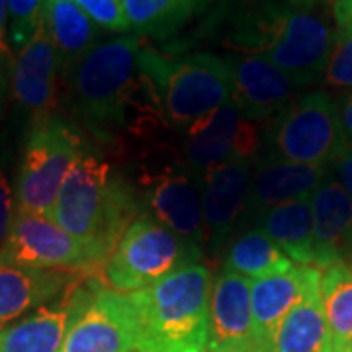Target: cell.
Wrapping results in <instances>:
<instances>
[{
	"instance_id": "f546056e",
	"label": "cell",
	"mask_w": 352,
	"mask_h": 352,
	"mask_svg": "<svg viewBox=\"0 0 352 352\" xmlns=\"http://www.w3.org/2000/svg\"><path fill=\"white\" fill-rule=\"evenodd\" d=\"M76 4L102 30L129 32L124 12V0H76Z\"/></svg>"
},
{
	"instance_id": "8d00e7d4",
	"label": "cell",
	"mask_w": 352,
	"mask_h": 352,
	"mask_svg": "<svg viewBox=\"0 0 352 352\" xmlns=\"http://www.w3.org/2000/svg\"><path fill=\"white\" fill-rule=\"evenodd\" d=\"M344 263L349 264L352 268V245H351V249H349V252H346V258H344Z\"/></svg>"
},
{
	"instance_id": "30bf717a",
	"label": "cell",
	"mask_w": 352,
	"mask_h": 352,
	"mask_svg": "<svg viewBox=\"0 0 352 352\" xmlns=\"http://www.w3.org/2000/svg\"><path fill=\"white\" fill-rule=\"evenodd\" d=\"M2 252L22 264L73 274L104 272L110 258L98 247L67 233L51 217L34 214L14 215Z\"/></svg>"
},
{
	"instance_id": "e0dca14e",
	"label": "cell",
	"mask_w": 352,
	"mask_h": 352,
	"mask_svg": "<svg viewBox=\"0 0 352 352\" xmlns=\"http://www.w3.org/2000/svg\"><path fill=\"white\" fill-rule=\"evenodd\" d=\"M251 280L221 270L212 284L206 352H252Z\"/></svg>"
},
{
	"instance_id": "8fae6325",
	"label": "cell",
	"mask_w": 352,
	"mask_h": 352,
	"mask_svg": "<svg viewBox=\"0 0 352 352\" xmlns=\"http://www.w3.org/2000/svg\"><path fill=\"white\" fill-rule=\"evenodd\" d=\"M263 145L258 126L237 110L233 100L186 127L182 161L194 176L227 161H254Z\"/></svg>"
},
{
	"instance_id": "cb8c5ba5",
	"label": "cell",
	"mask_w": 352,
	"mask_h": 352,
	"mask_svg": "<svg viewBox=\"0 0 352 352\" xmlns=\"http://www.w3.org/2000/svg\"><path fill=\"white\" fill-rule=\"evenodd\" d=\"M43 22L57 51L59 67L67 73L100 41V28L88 18L76 0H47Z\"/></svg>"
},
{
	"instance_id": "2e32d148",
	"label": "cell",
	"mask_w": 352,
	"mask_h": 352,
	"mask_svg": "<svg viewBox=\"0 0 352 352\" xmlns=\"http://www.w3.org/2000/svg\"><path fill=\"white\" fill-rule=\"evenodd\" d=\"M87 274L22 264L0 251V329L69 294Z\"/></svg>"
},
{
	"instance_id": "3957f363",
	"label": "cell",
	"mask_w": 352,
	"mask_h": 352,
	"mask_svg": "<svg viewBox=\"0 0 352 352\" xmlns=\"http://www.w3.org/2000/svg\"><path fill=\"white\" fill-rule=\"evenodd\" d=\"M212 272L194 264L127 294L135 317L133 352H206Z\"/></svg>"
},
{
	"instance_id": "e575fe53",
	"label": "cell",
	"mask_w": 352,
	"mask_h": 352,
	"mask_svg": "<svg viewBox=\"0 0 352 352\" xmlns=\"http://www.w3.org/2000/svg\"><path fill=\"white\" fill-rule=\"evenodd\" d=\"M339 113L342 127H344V131H346V138L352 141V90L351 92H346L344 98L340 100Z\"/></svg>"
},
{
	"instance_id": "4316f807",
	"label": "cell",
	"mask_w": 352,
	"mask_h": 352,
	"mask_svg": "<svg viewBox=\"0 0 352 352\" xmlns=\"http://www.w3.org/2000/svg\"><path fill=\"white\" fill-rule=\"evenodd\" d=\"M296 263H292L284 252L276 247V243L270 239L263 229L254 227L245 231L241 237L231 243L226 254L223 270L233 274L247 278V280H258V278L274 276L288 272Z\"/></svg>"
},
{
	"instance_id": "d4e9b609",
	"label": "cell",
	"mask_w": 352,
	"mask_h": 352,
	"mask_svg": "<svg viewBox=\"0 0 352 352\" xmlns=\"http://www.w3.org/2000/svg\"><path fill=\"white\" fill-rule=\"evenodd\" d=\"M215 0H124L127 28L133 36L166 39L206 12Z\"/></svg>"
},
{
	"instance_id": "836d02e7",
	"label": "cell",
	"mask_w": 352,
	"mask_h": 352,
	"mask_svg": "<svg viewBox=\"0 0 352 352\" xmlns=\"http://www.w3.org/2000/svg\"><path fill=\"white\" fill-rule=\"evenodd\" d=\"M333 14L339 30L351 32L352 30V0H335L333 2Z\"/></svg>"
},
{
	"instance_id": "7c38bea8",
	"label": "cell",
	"mask_w": 352,
	"mask_h": 352,
	"mask_svg": "<svg viewBox=\"0 0 352 352\" xmlns=\"http://www.w3.org/2000/svg\"><path fill=\"white\" fill-rule=\"evenodd\" d=\"M143 198L149 212L166 229L184 239L206 245L201 214V180L188 168H163L141 178Z\"/></svg>"
},
{
	"instance_id": "d6a6232c",
	"label": "cell",
	"mask_w": 352,
	"mask_h": 352,
	"mask_svg": "<svg viewBox=\"0 0 352 352\" xmlns=\"http://www.w3.org/2000/svg\"><path fill=\"white\" fill-rule=\"evenodd\" d=\"M331 164L335 166V175H337L340 186L344 188V192L352 200V143Z\"/></svg>"
},
{
	"instance_id": "52a82bcc",
	"label": "cell",
	"mask_w": 352,
	"mask_h": 352,
	"mask_svg": "<svg viewBox=\"0 0 352 352\" xmlns=\"http://www.w3.org/2000/svg\"><path fill=\"white\" fill-rule=\"evenodd\" d=\"M85 153L82 139L63 118L34 122L25 139L16 182L18 214L50 217L67 173Z\"/></svg>"
},
{
	"instance_id": "603a6c76",
	"label": "cell",
	"mask_w": 352,
	"mask_h": 352,
	"mask_svg": "<svg viewBox=\"0 0 352 352\" xmlns=\"http://www.w3.org/2000/svg\"><path fill=\"white\" fill-rule=\"evenodd\" d=\"M71 305H43L0 329V352H59L71 325Z\"/></svg>"
},
{
	"instance_id": "8992f818",
	"label": "cell",
	"mask_w": 352,
	"mask_h": 352,
	"mask_svg": "<svg viewBox=\"0 0 352 352\" xmlns=\"http://www.w3.org/2000/svg\"><path fill=\"white\" fill-rule=\"evenodd\" d=\"M204 247L176 235L153 217L141 215L127 227L104 266L102 276L116 292L131 294L161 278L200 264Z\"/></svg>"
},
{
	"instance_id": "f35d334b",
	"label": "cell",
	"mask_w": 352,
	"mask_h": 352,
	"mask_svg": "<svg viewBox=\"0 0 352 352\" xmlns=\"http://www.w3.org/2000/svg\"><path fill=\"white\" fill-rule=\"evenodd\" d=\"M344 352H351V351H344Z\"/></svg>"
},
{
	"instance_id": "ac0fdd59",
	"label": "cell",
	"mask_w": 352,
	"mask_h": 352,
	"mask_svg": "<svg viewBox=\"0 0 352 352\" xmlns=\"http://www.w3.org/2000/svg\"><path fill=\"white\" fill-rule=\"evenodd\" d=\"M325 178V164L289 163L272 155H258L252 166L251 194L245 217L254 223L261 215L276 206L311 198Z\"/></svg>"
},
{
	"instance_id": "83f0119b",
	"label": "cell",
	"mask_w": 352,
	"mask_h": 352,
	"mask_svg": "<svg viewBox=\"0 0 352 352\" xmlns=\"http://www.w3.org/2000/svg\"><path fill=\"white\" fill-rule=\"evenodd\" d=\"M8 6V34L16 53L32 39L43 20L47 0H6Z\"/></svg>"
},
{
	"instance_id": "1f68e13d",
	"label": "cell",
	"mask_w": 352,
	"mask_h": 352,
	"mask_svg": "<svg viewBox=\"0 0 352 352\" xmlns=\"http://www.w3.org/2000/svg\"><path fill=\"white\" fill-rule=\"evenodd\" d=\"M12 43H10V34H8V6L6 0H0V65H14Z\"/></svg>"
},
{
	"instance_id": "d6986e66",
	"label": "cell",
	"mask_w": 352,
	"mask_h": 352,
	"mask_svg": "<svg viewBox=\"0 0 352 352\" xmlns=\"http://www.w3.org/2000/svg\"><path fill=\"white\" fill-rule=\"evenodd\" d=\"M314 241L321 270L331 263L346 258L352 245V200L333 176H327L311 196Z\"/></svg>"
},
{
	"instance_id": "ba28073f",
	"label": "cell",
	"mask_w": 352,
	"mask_h": 352,
	"mask_svg": "<svg viewBox=\"0 0 352 352\" xmlns=\"http://www.w3.org/2000/svg\"><path fill=\"white\" fill-rule=\"evenodd\" d=\"M104 282V276L87 274L65 296L73 317L59 352L135 351V317L129 296Z\"/></svg>"
},
{
	"instance_id": "5b68a950",
	"label": "cell",
	"mask_w": 352,
	"mask_h": 352,
	"mask_svg": "<svg viewBox=\"0 0 352 352\" xmlns=\"http://www.w3.org/2000/svg\"><path fill=\"white\" fill-rule=\"evenodd\" d=\"M138 63L157 96L161 116L173 126L190 127L231 102L233 76L227 57L210 51L168 57L141 47Z\"/></svg>"
},
{
	"instance_id": "60d3db41",
	"label": "cell",
	"mask_w": 352,
	"mask_h": 352,
	"mask_svg": "<svg viewBox=\"0 0 352 352\" xmlns=\"http://www.w3.org/2000/svg\"><path fill=\"white\" fill-rule=\"evenodd\" d=\"M351 352H352V346H351Z\"/></svg>"
},
{
	"instance_id": "277c9868",
	"label": "cell",
	"mask_w": 352,
	"mask_h": 352,
	"mask_svg": "<svg viewBox=\"0 0 352 352\" xmlns=\"http://www.w3.org/2000/svg\"><path fill=\"white\" fill-rule=\"evenodd\" d=\"M138 214L135 192L122 176L113 175L110 163L85 151L65 176L50 217L73 237L110 256Z\"/></svg>"
},
{
	"instance_id": "4fadbf2b",
	"label": "cell",
	"mask_w": 352,
	"mask_h": 352,
	"mask_svg": "<svg viewBox=\"0 0 352 352\" xmlns=\"http://www.w3.org/2000/svg\"><path fill=\"white\" fill-rule=\"evenodd\" d=\"M254 161H227L201 176V214L206 226V245L219 254L237 221L245 217L251 194Z\"/></svg>"
},
{
	"instance_id": "f1b7e54d",
	"label": "cell",
	"mask_w": 352,
	"mask_h": 352,
	"mask_svg": "<svg viewBox=\"0 0 352 352\" xmlns=\"http://www.w3.org/2000/svg\"><path fill=\"white\" fill-rule=\"evenodd\" d=\"M323 78L331 87L352 88V30H339Z\"/></svg>"
},
{
	"instance_id": "4dcf8cb0",
	"label": "cell",
	"mask_w": 352,
	"mask_h": 352,
	"mask_svg": "<svg viewBox=\"0 0 352 352\" xmlns=\"http://www.w3.org/2000/svg\"><path fill=\"white\" fill-rule=\"evenodd\" d=\"M14 221V196L10 182L6 175L0 170V251L4 247V243L8 239L10 227Z\"/></svg>"
},
{
	"instance_id": "74e56055",
	"label": "cell",
	"mask_w": 352,
	"mask_h": 352,
	"mask_svg": "<svg viewBox=\"0 0 352 352\" xmlns=\"http://www.w3.org/2000/svg\"><path fill=\"white\" fill-rule=\"evenodd\" d=\"M289 2H300V4H311L314 0H289Z\"/></svg>"
},
{
	"instance_id": "ffe728a7",
	"label": "cell",
	"mask_w": 352,
	"mask_h": 352,
	"mask_svg": "<svg viewBox=\"0 0 352 352\" xmlns=\"http://www.w3.org/2000/svg\"><path fill=\"white\" fill-rule=\"evenodd\" d=\"M317 266H294L288 272L274 276L258 278L251 282L252 309V340L254 349L264 344L274 333L280 321L289 309L302 300L303 292L315 276H319Z\"/></svg>"
},
{
	"instance_id": "7402d4cb",
	"label": "cell",
	"mask_w": 352,
	"mask_h": 352,
	"mask_svg": "<svg viewBox=\"0 0 352 352\" xmlns=\"http://www.w3.org/2000/svg\"><path fill=\"white\" fill-rule=\"evenodd\" d=\"M254 226L263 229L292 263L315 266L317 254H315L314 241L311 198H302V200L276 206L261 215L254 221Z\"/></svg>"
},
{
	"instance_id": "ab89813d",
	"label": "cell",
	"mask_w": 352,
	"mask_h": 352,
	"mask_svg": "<svg viewBox=\"0 0 352 352\" xmlns=\"http://www.w3.org/2000/svg\"><path fill=\"white\" fill-rule=\"evenodd\" d=\"M0 69H2V65H0Z\"/></svg>"
},
{
	"instance_id": "44dd1931",
	"label": "cell",
	"mask_w": 352,
	"mask_h": 352,
	"mask_svg": "<svg viewBox=\"0 0 352 352\" xmlns=\"http://www.w3.org/2000/svg\"><path fill=\"white\" fill-rule=\"evenodd\" d=\"M319 276L303 292L302 300L280 321L268 340L252 352H335L321 305Z\"/></svg>"
},
{
	"instance_id": "9a60e30c",
	"label": "cell",
	"mask_w": 352,
	"mask_h": 352,
	"mask_svg": "<svg viewBox=\"0 0 352 352\" xmlns=\"http://www.w3.org/2000/svg\"><path fill=\"white\" fill-rule=\"evenodd\" d=\"M57 69L59 57L41 20L32 39L16 53L12 65V94L32 120L39 122L55 116L57 106Z\"/></svg>"
},
{
	"instance_id": "6da1fadb",
	"label": "cell",
	"mask_w": 352,
	"mask_h": 352,
	"mask_svg": "<svg viewBox=\"0 0 352 352\" xmlns=\"http://www.w3.org/2000/svg\"><path fill=\"white\" fill-rule=\"evenodd\" d=\"M204 34L235 53L268 59L300 88L325 76L337 38L314 2L289 0H219Z\"/></svg>"
},
{
	"instance_id": "484cf974",
	"label": "cell",
	"mask_w": 352,
	"mask_h": 352,
	"mask_svg": "<svg viewBox=\"0 0 352 352\" xmlns=\"http://www.w3.org/2000/svg\"><path fill=\"white\" fill-rule=\"evenodd\" d=\"M321 305L333 339V351L344 352L352 346V268L344 261L321 268L319 278Z\"/></svg>"
},
{
	"instance_id": "7a4b0ae2",
	"label": "cell",
	"mask_w": 352,
	"mask_h": 352,
	"mask_svg": "<svg viewBox=\"0 0 352 352\" xmlns=\"http://www.w3.org/2000/svg\"><path fill=\"white\" fill-rule=\"evenodd\" d=\"M141 38L120 36L98 43L69 71V90L76 116L102 141H110L147 118L161 116L151 85L139 71Z\"/></svg>"
},
{
	"instance_id": "9c48e42d",
	"label": "cell",
	"mask_w": 352,
	"mask_h": 352,
	"mask_svg": "<svg viewBox=\"0 0 352 352\" xmlns=\"http://www.w3.org/2000/svg\"><path fill=\"white\" fill-rule=\"evenodd\" d=\"M349 145L339 104L325 92H311L292 102L272 120L266 155L289 163L327 166Z\"/></svg>"
},
{
	"instance_id": "d590c367",
	"label": "cell",
	"mask_w": 352,
	"mask_h": 352,
	"mask_svg": "<svg viewBox=\"0 0 352 352\" xmlns=\"http://www.w3.org/2000/svg\"><path fill=\"white\" fill-rule=\"evenodd\" d=\"M4 88H6V78H4V71L0 69V106H2V96H4Z\"/></svg>"
},
{
	"instance_id": "5bb4252c",
	"label": "cell",
	"mask_w": 352,
	"mask_h": 352,
	"mask_svg": "<svg viewBox=\"0 0 352 352\" xmlns=\"http://www.w3.org/2000/svg\"><path fill=\"white\" fill-rule=\"evenodd\" d=\"M226 57L233 76L231 100L247 120L254 124L274 120L292 102L300 98L298 90L302 88L268 59L245 53Z\"/></svg>"
}]
</instances>
